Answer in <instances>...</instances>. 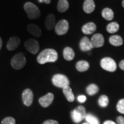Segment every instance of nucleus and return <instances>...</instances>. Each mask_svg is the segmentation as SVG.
I'll return each mask as SVG.
<instances>
[{
    "mask_svg": "<svg viewBox=\"0 0 124 124\" xmlns=\"http://www.w3.org/2000/svg\"><path fill=\"white\" fill-rule=\"evenodd\" d=\"M58 54L55 49L47 48L41 51L37 58L39 64H43L48 62H55L58 60Z\"/></svg>",
    "mask_w": 124,
    "mask_h": 124,
    "instance_id": "nucleus-1",
    "label": "nucleus"
},
{
    "mask_svg": "<svg viewBox=\"0 0 124 124\" xmlns=\"http://www.w3.org/2000/svg\"><path fill=\"white\" fill-rule=\"evenodd\" d=\"M24 8L29 19H36L40 17V11L39 9L33 3L31 2H26L24 5Z\"/></svg>",
    "mask_w": 124,
    "mask_h": 124,
    "instance_id": "nucleus-2",
    "label": "nucleus"
},
{
    "mask_svg": "<svg viewBox=\"0 0 124 124\" xmlns=\"http://www.w3.org/2000/svg\"><path fill=\"white\" fill-rule=\"evenodd\" d=\"M71 118L75 123H79L85 119L86 116V111L85 107L78 106L74 110L71 111Z\"/></svg>",
    "mask_w": 124,
    "mask_h": 124,
    "instance_id": "nucleus-3",
    "label": "nucleus"
},
{
    "mask_svg": "<svg viewBox=\"0 0 124 124\" xmlns=\"http://www.w3.org/2000/svg\"><path fill=\"white\" fill-rule=\"evenodd\" d=\"M27 60L24 54L20 52L17 54L12 58L11 60L12 67L15 70L23 69L26 64Z\"/></svg>",
    "mask_w": 124,
    "mask_h": 124,
    "instance_id": "nucleus-4",
    "label": "nucleus"
},
{
    "mask_svg": "<svg viewBox=\"0 0 124 124\" xmlns=\"http://www.w3.org/2000/svg\"><path fill=\"white\" fill-rule=\"evenodd\" d=\"M52 83L55 86L60 88H64L66 86H69L70 80L66 75L63 74H56L52 78Z\"/></svg>",
    "mask_w": 124,
    "mask_h": 124,
    "instance_id": "nucleus-5",
    "label": "nucleus"
},
{
    "mask_svg": "<svg viewBox=\"0 0 124 124\" xmlns=\"http://www.w3.org/2000/svg\"><path fill=\"white\" fill-rule=\"evenodd\" d=\"M101 66L105 70L109 72H114L117 69L116 62L112 58L106 57L101 60Z\"/></svg>",
    "mask_w": 124,
    "mask_h": 124,
    "instance_id": "nucleus-6",
    "label": "nucleus"
},
{
    "mask_svg": "<svg viewBox=\"0 0 124 124\" xmlns=\"http://www.w3.org/2000/svg\"><path fill=\"white\" fill-rule=\"evenodd\" d=\"M25 47L32 54H36L39 50L40 46L38 41L33 39H29L26 40L24 43Z\"/></svg>",
    "mask_w": 124,
    "mask_h": 124,
    "instance_id": "nucleus-7",
    "label": "nucleus"
},
{
    "mask_svg": "<svg viewBox=\"0 0 124 124\" xmlns=\"http://www.w3.org/2000/svg\"><path fill=\"white\" fill-rule=\"evenodd\" d=\"M69 29V22L66 20H62L57 23L55 27V32L58 35H64Z\"/></svg>",
    "mask_w": 124,
    "mask_h": 124,
    "instance_id": "nucleus-8",
    "label": "nucleus"
},
{
    "mask_svg": "<svg viewBox=\"0 0 124 124\" xmlns=\"http://www.w3.org/2000/svg\"><path fill=\"white\" fill-rule=\"evenodd\" d=\"M22 98L24 105L27 106H31L33 103V94L32 91L29 89L24 90L22 94Z\"/></svg>",
    "mask_w": 124,
    "mask_h": 124,
    "instance_id": "nucleus-9",
    "label": "nucleus"
},
{
    "mask_svg": "<svg viewBox=\"0 0 124 124\" xmlns=\"http://www.w3.org/2000/svg\"><path fill=\"white\" fill-rule=\"evenodd\" d=\"M90 40L93 48L101 47L103 46L105 42L103 35L100 33H97L93 35Z\"/></svg>",
    "mask_w": 124,
    "mask_h": 124,
    "instance_id": "nucleus-10",
    "label": "nucleus"
},
{
    "mask_svg": "<svg viewBox=\"0 0 124 124\" xmlns=\"http://www.w3.org/2000/svg\"><path fill=\"white\" fill-rule=\"evenodd\" d=\"M54 99V94L52 93H49L46 95L40 98L39 100V103L41 105V106L44 107V108H47L52 103Z\"/></svg>",
    "mask_w": 124,
    "mask_h": 124,
    "instance_id": "nucleus-11",
    "label": "nucleus"
},
{
    "mask_svg": "<svg viewBox=\"0 0 124 124\" xmlns=\"http://www.w3.org/2000/svg\"><path fill=\"white\" fill-rule=\"evenodd\" d=\"M20 42H21V40H20V38H18V37H12V38L9 39V40L7 43V49H8L9 51L15 50V49H16L17 48H18V46H20Z\"/></svg>",
    "mask_w": 124,
    "mask_h": 124,
    "instance_id": "nucleus-12",
    "label": "nucleus"
},
{
    "mask_svg": "<svg viewBox=\"0 0 124 124\" xmlns=\"http://www.w3.org/2000/svg\"><path fill=\"white\" fill-rule=\"evenodd\" d=\"M79 47L80 50L83 52L90 51L93 48L91 40L87 37H84L82 39L79 43Z\"/></svg>",
    "mask_w": 124,
    "mask_h": 124,
    "instance_id": "nucleus-13",
    "label": "nucleus"
},
{
    "mask_svg": "<svg viewBox=\"0 0 124 124\" xmlns=\"http://www.w3.org/2000/svg\"><path fill=\"white\" fill-rule=\"evenodd\" d=\"M27 31H28L29 33L32 35L34 36L39 38L41 35V30L37 25L34 24H29L27 26Z\"/></svg>",
    "mask_w": 124,
    "mask_h": 124,
    "instance_id": "nucleus-14",
    "label": "nucleus"
},
{
    "mask_svg": "<svg viewBox=\"0 0 124 124\" xmlns=\"http://www.w3.org/2000/svg\"><path fill=\"white\" fill-rule=\"evenodd\" d=\"M97 29V26L95 23L90 22L88 23L82 27V31L85 35H91L94 33Z\"/></svg>",
    "mask_w": 124,
    "mask_h": 124,
    "instance_id": "nucleus-15",
    "label": "nucleus"
},
{
    "mask_svg": "<svg viewBox=\"0 0 124 124\" xmlns=\"http://www.w3.org/2000/svg\"><path fill=\"white\" fill-rule=\"evenodd\" d=\"M55 16L53 14H50L46 17L45 21V27L48 31L52 30L55 27Z\"/></svg>",
    "mask_w": 124,
    "mask_h": 124,
    "instance_id": "nucleus-16",
    "label": "nucleus"
},
{
    "mask_svg": "<svg viewBox=\"0 0 124 124\" xmlns=\"http://www.w3.org/2000/svg\"><path fill=\"white\" fill-rule=\"evenodd\" d=\"M95 3L93 0H85L83 4V10L85 13L89 14L92 13L95 9Z\"/></svg>",
    "mask_w": 124,
    "mask_h": 124,
    "instance_id": "nucleus-17",
    "label": "nucleus"
},
{
    "mask_svg": "<svg viewBox=\"0 0 124 124\" xmlns=\"http://www.w3.org/2000/svg\"><path fill=\"white\" fill-rule=\"evenodd\" d=\"M63 57L66 60L71 61L75 57V52L71 47H66L63 50Z\"/></svg>",
    "mask_w": 124,
    "mask_h": 124,
    "instance_id": "nucleus-18",
    "label": "nucleus"
},
{
    "mask_svg": "<svg viewBox=\"0 0 124 124\" xmlns=\"http://www.w3.org/2000/svg\"><path fill=\"white\" fill-rule=\"evenodd\" d=\"M109 43L114 46H120L123 44V39L120 36L113 35L109 38Z\"/></svg>",
    "mask_w": 124,
    "mask_h": 124,
    "instance_id": "nucleus-19",
    "label": "nucleus"
},
{
    "mask_svg": "<svg viewBox=\"0 0 124 124\" xmlns=\"http://www.w3.org/2000/svg\"><path fill=\"white\" fill-rule=\"evenodd\" d=\"M89 63L85 60H80L76 64V69L79 72H84L89 69Z\"/></svg>",
    "mask_w": 124,
    "mask_h": 124,
    "instance_id": "nucleus-20",
    "label": "nucleus"
},
{
    "mask_svg": "<svg viewBox=\"0 0 124 124\" xmlns=\"http://www.w3.org/2000/svg\"><path fill=\"white\" fill-rule=\"evenodd\" d=\"M63 92L68 101L71 102L74 101L75 100V97L70 87H69V86L65 87L63 89Z\"/></svg>",
    "mask_w": 124,
    "mask_h": 124,
    "instance_id": "nucleus-21",
    "label": "nucleus"
},
{
    "mask_svg": "<svg viewBox=\"0 0 124 124\" xmlns=\"http://www.w3.org/2000/svg\"><path fill=\"white\" fill-rule=\"evenodd\" d=\"M102 16L105 20H108V21H111L114 18V12L112 9L106 8L102 10Z\"/></svg>",
    "mask_w": 124,
    "mask_h": 124,
    "instance_id": "nucleus-22",
    "label": "nucleus"
},
{
    "mask_svg": "<svg viewBox=\"0 0 124 124\" xmlns=\"http://www.w3.org/2000/svg\"><path fill=\"white\" fill-rule=\"evenodd\" d=\"M69 8V3L67 0H59L58 3L57 9L60 13L66 12Z\"/></svg>",
    "mask_w": 124,
    "mask_h": 124,
    "instance_id": "nucleus-23",
    "label": "nucleus"
},
{
    "mask_svg": "<svg viewBox=\"0 0 124 124\" xmlns=\"http://www.w3.org/2000/svg\"><path fill=\"white\" fill-rule=\"evenodd\" d=\"M120 26L119 24L116 22H112L109 23L106 27V30L108 33H114L119 30Z\"/></svg>",
    "mask_w": 124,
    "mask_h": 124,
    "instance_id": "nucleus-24",
    "label": "nucleus"
},
{
    "mask_svg": "<svg viewBox=\"0 0 124 124\" xmlns=\"http://www.w3.org/2000/svg\"><path fill=\"white\" fill-rule=\"evenodd\" d=\"M99 88L95 84H91L87 87L86 92L89 95H94L98 92Z\"/></svg>",
    "mask_w": 124,
    "mask_h": 124,
    "instance_id": "nucleus-25",
    "label": "nucleus"
},
{
    "mask_svg": "<svg viewBox=\"0 0 124 124\" xmlns=\"http://www.w3.org/2000/svg\"><path fill=\"white\" fill-rule=\"evenodd\" d=\"M85 120L87 122L90 124H100V121L98 118L91 114H87Z\"/></svg>",
    "mask_w": 124,
    "mask_h": 124,
    "instance_id": "nucleus-26",
    "label": "nucleus"
},
{
    "mask_svg": "<svg viewBox=\"0 0 124 124\" xmlns=\"http://www.w3.org/2000/svg\"><path fill=\"white\" fill-rule=\"evenodd\" d=\"M108 102H109V101H108V97L105 95L101 96L98 100L99 105H100V106L102 107V108H105V107L108 106Z\"/></svg>",
    "mask_w": 124,
    "mask_h": 124,
    "instance_id": "nucleus-27",
    "label": "nucleus"
},
{
    "mask_svg": "<svg viewBox=\"0 0 124 124\" xmlns=\"http://www.w3.org/2000/svg\"><path fill=\"white\" fill-rule=\"evenodd\" d=\"M117 109L118 112L124 114V99L120 100L117 105Z\"/></svg>",
    "mask_w": 124,
    "mask_h": 124,
    "instance_id": "nucleus-28",
    "label": "nucleus"
},
{
    "mask_svg": "<svg viewBox=\"0 0 124 124\" xmlns=\"http://www.w3.org/2000/svg\"><path fill=\"white\" fill-rule=\"evenodd\" d=\"M16 121L13 117H8L2 120L1 124H15Z\"/></svg>",
    "mask_w": 124,
    "mask_h": 124,
    "instance_id": "nucleus-29",
    "label": "nucleus"
},
{
    "mask_svg": "<svg viewBox=\"0 0 124 124\" xmlns=\"http://www.w3.org/2000/svg\"><path fill=\"white\" fill-rule=\"evenodd\" d=\"M78 101L80 102V103H83L86 101V97L85 95H81L78 97Z\"/></svg>",
    "mask_w": 124,
    "mask_h": 124,
    "instance_id": "nucleus-30",
    "label": "nucleus"
},
{
    "mask_svg": "<svg viewBox=\"0 0 124 124\" xmlns=\"http://www.w3.org/2000/svg\"><path fill=\"white\" fill-rule=\"evenodd\" d=\"M42 124H59L58 122L55 120H48L44 121Z\"/></svg>",
    "mask_w": 124,
    "mask_h": 124,
    "instance_id": "nucleus-31",
    "label": "nucleus"
},
{
    "mask_svg": "<svg viewBox=\"0 0 124 124\" xmlns=\"http://www.w3.org/2000/svg\"><path fill=\"white\" fill-rule=\"evenodd\" d=\"M117 122L118 124H124V117L122 116L118 117L117 118Z\"/></svg>",
    "mask_w": 124,
    "mask_h": 124,
    "instance_id": "nucleus-32",
    "label": "nucleus"
},
{
    "mask_svg": "<svg viewBox=\"0 0 124 124\" xmlns=\"http://www.w3.org/2000/svg\"><path fill=\"white\" fill-rule=\"evenodd\" d=\"M119 66H120V68L122 70L124 71V60H121L119 63Z\"/></svg>",
    "mask_w": 124,
    "mask_h": 124,
    "instance_id": "nucleus-33",
    "label": "nucleus"
},
{
    "mask_svg": "<svg viewBox=\"0 0 124 124\" xmlns=\"http://www.w3.org/2000/svg\"><path fill=\"white\" fill-rule=\"evenodd\" d=\"M51 1V0H39V2H44L46 3V4H50Z\"/></svg>",
    "mask_w": 124,
    "mask_h": 124,
    "instance_id": "nucleus-34",
    "label": "nucleus"
},
{
    "mask_svg": "<svg viewBox=\"0 0 124 124\" xmlns=\"http://www.w3.org/2000/svg\"><path fill=\"white\" fill-rule=\"evenodd\" d=\"M103 124H116L115 122L112 121H110V120H108V121H106Z\"/></svg>",
    "mask_w": 124,
    "mask_h": 124,
    "instance_id": "nucleus-35",
    "label": "nucleus"
},
{
    "mask_svg": "<svg viewBox=\"0 0 124 124\" xmlns=\"http://www.w3.org/2000/svg\"><path fill=\"white\" fill-rule=\"evenodd\" d=\"M2 46V39L0 38V50H1Z\"/></svg>",
    "mask_w": 124,
    "mask_h": 124,
    "instance_id": "nucleus-36",
    "label": "nucleus"
},
{
    "mask_svg": "<svg viewBox=\"0 0 124 124\" xmlns=\"http://www.w3.org/2000/svg\"><path fill=\"white\" fill-rule=\"evenodd\" d=\"M122 7H123V8H124V0H123V1H122Z\"/></svg>",
    "mask_w": 124,
    "mask_h": 124,
    "instance_id": "nucleus-37",
    "label": "nucleus"
},
{
    "mask_svg": "<svg viewBox=\"0 0 124 124\" xmlns=\"http://www.w3.org/2000/svg\"><path fill=\"white\" fill-rule=\"evenodd\" d=\"M83 124H90L88 123V122H85V123H83Z\"/></svg>",
    "mask_w": 124,
    "mask_h": 124,
    "instance_id": "nucleus-38",
    "label": "nucleus"
}]
</instances>
